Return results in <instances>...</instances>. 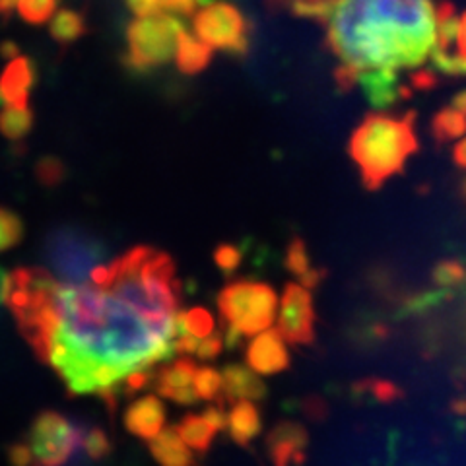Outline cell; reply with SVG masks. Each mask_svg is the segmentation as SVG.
<instances>
[{
    "mask_svg": "<svg viewBox=\"0 0 466 466\" xmlns=\"http://www.w3.org/2000/svg\"><path fill=\"white\" fill-rule=\"evenodd\" d=\"M90 284L109 289L146 319L177 334L181 284L169 255L137 247L97 268Z\"/></svg>",
    "mask_w": 466,
    "mask_h": 466,
    "instance_id": "obj_3",
    "label": "cell"
},
{
    "mask_svg": "<svg viewBox=\"0 0 466 466\" xmlns=\"http://www.w3.org/2000/svg\"><path fill=\"white\" fill-rule=\"evenodd\" d=\"M461 193H462V198L466 200V179L462 181V187H461Z\"/></svg>",
    "mask_w": 466,
    "mask_h": 466,
    "instance_id": "obj_44",
    "label": "cell"
},
{
    "mask_svg": "<svg viewBox=\"0 0 466 466\" xmlns=\"http://www.w3.org/2000/svg\"><path fill=\"white\" fill-rule=\"evenodd\" d=\"M166 408L156 397H144L130 404L125 412V428L142 440H154L164 430Z\"/></svg>",
    "mask_w": 466,
    "mask_h": 466,
    "instance_id": "obj_17",
    "label": "cell"
},
{
    "mask_svg": "<svg viewBox=\"0 0 466 466\" xmlns=\"http://www.w3.org/2000/svg\"><path fill=\"white\" fill-rule=\"evenodd\" d=\"M185 32L183 22L169 12H159L150 18H137L127 29L125 66L146 75L167 65L177 55L179 37Z\"/></svg>",
    "mask_w": 466,
    "mask_h": 466,
    "instance_id": "obj_7",
    "label": "cell"
},
{
    "mask_svg": "<svg viewBox=\"0 0 466 466\" xmlns=\"http://www.w3.org/2000/svg\"><path fill=\"white\" fill-rule=\"evenodd\" d=\"M414 119L412 111L402 116L371 113L354 130L348 150L370 191H377L392 175L400 173L406 159L418 152Z\"/></svg>",
    "mask_w": 466,
    "mask_h": 466,
    "instance_id": "obj_5",
    "label": "cell"
},
{
    "mask_svg": "<svg viewBox=\"0 0 466 466\" xmlns=\"http://www.w3.org/2000/svg\"><path fill=\"white\" fill-rule=\"evenodd\" d=\"M127 6L137 18H150L159 12H164L162 0H127Z\"/></svg>",
    "mask_w": 466,
    "mask_h": 466,
    "instance_id": "obj_36",
    "label": "cell"
},
{
    "mask_svg": "<svg viewBox=\"0 0 466 466\" xmlns=\"http://www.w3.org/2000/svg\"><path fill=\"white\" fill-rule=\"evenodd\" d=\"M24 238L22 218L8 208L0 207V253L16 247Z\"/></svg>",
    "mask_w": 466,
    "mask_h": 466,
    "instance_id": "obj_27",
    "label": "cell"
},
{
    "mask_svg": "<svg viewBox=\"0 0 466 466\" xmlns=\"http://www.w3.org/2000/svg\"><path fill=\"white\" fill-rule=\"evenodd\" d=\"M431 133H433L435 140L441 144L462 137L466 133V113L459 111L453 106L443 107L433 116Z\"/></svg>",
    "mask_w": 466,
    "mask_h": 466,
    "instance_id": "obj_25",
    "label": "cell"
},
{
    "mask_svg": "<svg viewBox=\"0 0 466 466\" xmlns=\"http://www.w3.org/2000/svg\"><path fill=\"white\" fill-rule=\"evenodd\" d=\"M195 34L212 49H222L231 55H247L249 51V22L245 20L238 6L229 3H216L204 6L195 14Z\"/></svg>",
    "mask_w": 466,
    "mask_h": 466,
    "instance_id": "obj_9",
    "label": "cell"
},
{
    "mask_svg": "<svg viewBox=\"0 0 466 466\" xmlns=\"http://www.w3.org/2000/svg\"><path fill=\"white\" fill-rule=\"evenodd\" d=\"M175 430L181 435V440L191 447V451H197L200 455L207 453L214 441V435L220 431L204 414H191L183 418Z\"/></svg>",
    "mask_w": 466,
    "mask_h": 466,
    "instance_id": "obj_22",
    "label": "cell"
},
{
    "mask_svg": "<svg viewBox=\"0 0 466 466\" xmlns=\"http://www.w3.org/2000/svg\"><path fill=\"white\" fill-rule=\"evenodd\" d=\"M218 308L228 329L239 332L241 337H257L272 325L274 313L279 309V296L267 284L238 280L220 291Z\"/></svg>",
    "mask_w": 466,
    "mask_h": 466,
    "instance_id": "obj_8",
    "label": "cell"
},
{
    "mask_svg": "<svg viewBox=\"0 0 466 466\" xmlns=\"http://www.w3.org/2000/svg\"><path fill=\"white\" fill-rule=\"evenodd\" d=\"M305 447H308V431L291 421L276 426L268 435V451L274 466L299 464Z\"/></svg>",
    "mask_w": 466,
    "mask_h": 466,
    "instance_id": "obj_15",
    "label": "cell"
},
{
    "mask_svg": "<svg viewBox=\"0 0 466 466\" xmlns=\"http://www.w3.org/2000/svg\"><path fill=\"white\" fill-rule=\"evenodd\" d=\"M34 127V113L29 107L5 106L0 111V135L12 142L24 140Z\"/></svg>",
    "mask_w": 466,
    "mask_h": 466,
    "instance_id": "obj_24",
    "label": "cell"
},
{
    "mask_svg": "<svg viewBox=\"0 0 466 466\" xmlns=\"http://www.w3.org/2000/svg\"><path fill=\"white\" fill-rule=\"evenodd\" d=\"M37 177L47 187L58 185L63 181V164L56 157H43L37 164Z\"/></svg>",
    "mask_w": 466,
    "mask_h": 466,
    "instance_id": "obj_32",
    "label": "cell"
},
{
    "mask_svg": "<svg viewBox=\"0 0 466 466\" xmlns=\"http://www.w3.org/2000/svg\"><path fill=\"white\" fill-rule=\"evenodd\" d=\"M247 366L258 375H274L289 368V354L279 330L257 334L247 348Z\"/></svg>",
    "mask_w": 466,
    "mask_h": 466,
    "instance_id": "obj_12",
    "label": "cell"
},
{
    "mask_svg": "<svg viewBox=\"0 0 466 466\" xmlns=\"http://www.w3.org/2000/svg\"><path fill=\"white\" fill-rule=\"evenodd\" d=\"M35 84V66L25 56L12 58L0 75V106L29 107V92Z\"/></svg>",
    "mask_w": 466,
    "mask_h": 466,
    "instance_id": "obj_13",
    "label": "cell"
},
{
    "mask_svg": "<svg viewBox=\"0 0 466 466\" xmlns=\"http://www.w3.org/2000/svg\"><path fill=\"white\" fill-rule=\"evenodd\" d=\"M6 308L37 358L70 395L115 406L150 387L175 354V334L96 284H66L43 268L8 274Z\"/></svg>",
    "mask_w": 466,
    "mask_h": 466,
    "instance_id": "obj_1",
    "label": "cell"
},
{
    "mask_svg": "<svg viewBox=\"0 0 466 466\" xmlns=\"http://www.w3.org/2000/svg\"><path fill=\"white\" fill-rule=\"evenodd\" d=\"M279 332L289 344H311L315 340L313 298L299 284H288L284 289Z\"/></svg>",
    "mask_w": 466,
    "mask_h": 466,
    "instance_id": "obj_10",
    "label": "cell"
},
{
    "mask_svg": "<svg viewBox=\"0 0 466 466\" xmlns=\"http://www.w3.org/2000/svg\"><path fill=\"white\" fill-rule=\"evenodd\" d=\"M358 84L370 104L377 109H385L395 104L399 97H408V94H410L406 87L399 86L397 70L392 68L360 70Z\"/></svg>",
    "mask_w": 466,
    "mask_h": 466,
    "instance_id": "obj_14",
    "label": "cell"
},
{
    "mask_svg": "<svg viewBox=\"0 0 466 466\" xmlns=\"http://www.w3.org/2000/svg\"><path fill=\"white\" fill-rule=\"evenodd\" d=\"M224 342L226 340H224L222 334H218V332L210 334L208 339H204V340L198 342L195 358H198V360H214V358H218V354L222 352Z\"/></svg>",
    "mask_w": 466,
    "mask_h": 466,
    "instance_id": "obj_35",
    "label": "cell"
},
{
    "mask_svg": "<svg viewBox=\"0 0 466 466\" xmlns=\"http://www.w3.org/2000/svg\"><path fill=\"white\" fill-rule=\"evenodd\" d=\"M0 55H3L5 58H8V61H12V58H16V56H18V47H16V43L5 41V43H3V47H0Z\"/></svg>",
    "mask_w": 466,
    "mask_h": 466,
    "instance_id": "obj_41",
    "label": "cell"
},
{
    "mask_svg": "<svg viewBox=\"0 0 466 466\" xmlns=\"http://www.w3.org/2000/svg\"><path fill=\"white\" fill-rule=\"evenodd\" d=\"M6 282H8V276L0 270V303L5 301V296H6Z\"/></svg>",
    "mask_w": 466,
    "mask_h": 466,
    "instance_id": "obj_43",
    "label": "cell"
},
{
    "mask_svg": "<svg viewBox=\"0 0 466 466\" xmlns=\"http://www.w3.org/2000/svg\"><path fill=\"white\" fill-rule=\"evenodd\" d=\"M286 268L294 276H298L305 288L317 286L320 280L325 279V274H327L323 268L313 267V262H311L309 253H308V247H305V243L299 238L291 239V243L288 245Z\"/></svg>",
    "mask_w": 466,
    "mask_h": 466,
    "instance_id": "obj_21",
    "label": "cell"
},
{
    "mask_svg": "<svg viewBox=\"0 0 466 466\" xmlns=\"http://www.w3.org/2000/svg\"><path fill=\"white\" fill-rule=\"evenodd\" d=\"M49 32L58 46L68 47V46H72V43H76L80 37L86 35L87 22L80 12L65 8V10H58L55 14V18L49 25Z\"/></svg>",
    "mask_w": 466,
    "mask_h": 466,
    "instance_id": "obj_23",
    "label": "cell"
},
{
    "mask_svg": "<svg viewBox=\"0 0 466 466\" xmlns=\"http://www.w3.org/2000/svg\"><path fill=\"white\" fill-rule=\"evenodd\" d=\"M451 106L457 107V109L462 111V113H466V90L461 92V94H457V96L453 97V101H451Z\"/></svg>",
    "mask_w": 466,
    "mask_h": 466,
    "instance_id": "obj_42",
    "label": "cell"
},
{
    "mask_svg": "<svg viewBox=\"0 0 466 466\" xmlns=\"http://www.w3.org/2000/svg\"><path fill=\"white\" fill-rule=\"evenodd\" d=\"M46 257L56 279L66 284H90L94 272L107 265L106 245L94 233L75 226L49 233Z\"/></svg>",
    "mask_w": 466,
    "mask_h": 466,
    "instance_id": "obj_6",
    "label": "cell"
},
{
    "mask_svg": "<svg viewBox=\"0 0 466 466\" xmlns=\"http://www.w3.org/2000/svg\"><path fill=\"white\" fill-rule=\"evenodd\" d=\"M175 56H177V66L183 75H198V72L208 66L212 58V47L185 29L179 37V47Z\"/></svg>",
    "mask_w": 466,
    "mask_h": 466,
    "instance_id": "obj_20",
    "label": "cell"
},
{
    "mask_svg": "<svg viewBox=\"0 0 466 466\" xmlns=\"http://www.w3.org/2000/svg\"><path fill=\"white\" fill-rule=\"evenodd\" d=\"M433 280L440 286H459L466 282V268L457 260H443L433 268Z\"/></svg>",
    "mask_w": 466,
    "mask_h": 466,
    "instance_id": "obj_31",
    "label": "cell"
},
{
    "mask_svg": "<svg viewBox=\"0 0 466 466\" xmlns=\"http://www.w3.org/2000/svg\"><path fill=\"white\" fill-rule=\"evenodd\" d=\"M58 3H61V0H20L18 12L22 20H25L27 24L39 25L53 18Z\"/></svg>",
    "mask_w": 466,
    "mask_h": 466,
    "instance_id": "obj_29",
    "label": "cell"
},
{
    "mask_svg": "<svg viewBox=\"0 0 466 466\" xmlns=\"http://www.w3.org/2000/svg\"><path fill=\"white\" fill-rule=\"evenodd\" d=\"M197 370L198 368L195 366L193 360L177 358L173 363L157 368L152 387L164 399H169L177 404H195L200 400L195 389Z\"/></svg>",
    "mask_w": 466,
    "mask_h": 466,
    "instance_id": "obj_11",
    "label": "cell"
},
{
    "mask_svg": "<svg viewBox=\"0 0 466 466\" xmlns=\"http://www.w3.org/2000/svg\"><path fill=\"white\" fill-rule=\"evenodd\" d=\"M241 258H243V255L236 245H220L214 253L216 265L220 267L226 274H231L233 270H238V267L241 265Z\"/></svg>",
    "mask_w": 466,
    "mask_h": 466,
    "instance_id": "obj_33",
    "label": "cell"
},
{
    "mask_svg": "<svg viewBox=\"0 0 466 466\" xmlns=\"http://www.w3.org/2000/svg\"><path fill=\"white\" fill-rule=\"evenodd\" d=\"M453 159H455V164H457L461 169H466V137L455 146Z\"/></svg>",
    "mask_w": 466,
    "mask_h": 466,
    "instance_id": "obj_39",
    "label": "cell"
},
{
    "mask_svg": "<svg viewBox=\"0 0 466 466\" xmlns=\"http://www.w3.org/2000/svg\"><path fill=\"white\" fill-rule=\"evenodd\" d=\"M443 75H447V76H466V12L462 14L461 20H459L455 55L449 61Z\"/></svg>",
    "mask_w": 466,
    "mask_h": 466,
    "instance_id": "obj_30",
    "label": "cell"
},
{
    "mask_svg": "<svg viewBox=\"0 0 466 466\" xmlns=\"http://www.w3.org/2000/svg\"><path fill=\"white\" fill-rule=\"evenodd\" d=\"M267 387L255 371L243 366H228L222 373V397L218 404H236L239 400H262Z\"/></svg>",
    "mask_w": 466,
    "mask_h": 466,
    "instance_id": "obj_16",
    "label": "cell"
},
{
    "mask_svg": "<svg viewBox=\"0 0 466 466\" xmlns=\"http://www.w3.org/2000/svg\"><path fill=\"white\" fill-rule=\"evenodd\" d=\"M152 457L159 466H195L191 447H188L175 428H164L150 440Z\"/></svg>",
    "mask_w": 466,
    "mask_h": 466,
    "instance_id": "obj_18",
    "label": "cell"
},
{
    "mask_svg": "<svg viewBox=\"0 0 466 466\" xmlns=\"http://www.w3.org/2000/svg\"><path fill=\"white\" fill-rule=\"evenodd\" d=\"M195 389L197 395L202 400H220L222 397V373H218L212 368H200L195 375Z\"/></svg>",
    "mask_w": 466,
    "mask_h": 466,
    "instance_id": "obj_28",
    "label": "cell"
},
{
    "mask_svg": "<svg viewBox=\"0 0 466 466\" xmlns=\"http://www.w3.org/2000/svg\"><path fill=\"white\" fill-rule=\"evenodd\" d=\"M214 0H162L164 12L175 14V16H193L198 6H208Z\"/></svg>",
    "mask_w": 466,
    "mask_h": 466,
    "instance_id": "obj_34",
    "label": "cell"
},
{
    "mask_svg": "<svg viewBox=\"0 0 466 466\" xmlns=\"http://www.w3.org/2000/svg\"><path fill=\"white\" fill-rule=\"evenodd\" d=\"M435 0H339L327 43L358 70L414 68L435 46Z\"/></svg>",
    "mask_w": 466,
    "mask_h": 466,
    "instance_id": "obj_2",
    "label": "cell"
},
{
    "mask_svg": "<svg viewBox=\"0 0 466 466\" xmlns=\"http://www.w3.org/2000/svg\"><path fill=\"white\" fill-rule=\"evenodd\" d=\"M111 451L99 428L84 426L58 412H41L25 440L10 449L14 466H78L80 459L97 461Z\"/></svg>",
    "mask_w": 466,
    "mask_h": 466,
    "instance_id": "obj_4",
    "label": "cell"
},
{
    "mask_svg": "<svg viewBox=\"0 0 466 466\" xmlns=\"http://www.w3.org/2000/svg\"><path fill=\"white\" fill-rule=\"evenodd\" d=\"M228 426L233 441L241 447L249 445L262 430L260 412L253 400H239L231 404V410L228 414Z\"/></svg>",
    "mask_w": 466,
    "mask_h": 466,
    "instance_id": "obj_19",
    "label": "cell"
},
{
    "mask_svg": "<svg viewBox=\"0 0 466 466\" xmlns=\"http://www.w3.org/2000/svg\"><path fill=\"white\" fill-rule=\"evenodd\" d=\"M358 78H360V70L354 66L340 65L337 70H334V80H337L339 90L342 92L352 90V87L358 84Z\"/></svg>",
    "mask_w": 466,
    "mask_h": 466,
    "instance_id": "obj_37",
    "label": "cell"
},
{
    "mask_svg": "<svg viewBox=\"0 0 466 466\" xmlns=\"http://www.w3.org/2000/svg\"><path fill=\"white\" fill-rule=\"evenodd\" d=\"M410 82H412L416 90L426 92V90H431V87H435L437 76H435V72H431V70H420V72H414Z\"/></svg>",
    "mask_w": 466,
    "mask_h": 466,
    "instance_id": "obj_38",
    "label": "cell"
},
{
    "mask_svg": "<svg viewBox=\"0 0 466 466\" xmlns=\"http://www.w3.org/2000/svg\"><path fill=\"white\" fill-rule=\"evenodd\" d=\"M339 0H291V10L299 18H309L327 25Z\"/></svg>",
    "mask_w": 466,
    "mask_h": 466,
    "instance_id": "obj_26",
    "label": "cell"
},
{
    "mask_svg": "<svg viewBox=\"0 0 466 466\" xmlns=\"http://www.w3.org/2000/svg\"><path fill=\"white\" fill-rule=\"evenodd\" d=\"M18 5L20 0H0V20H8Z\"/></svg>",
    "mask_w": 466,
    "mask_h": 466,
    "instance_id": "obj_40",
    "label": "cell"
}]
</instances>
